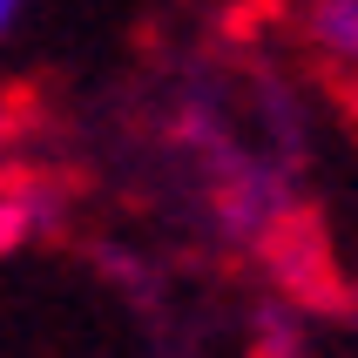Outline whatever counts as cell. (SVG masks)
Listing matches in <instances>:
<instances>
[{"label":"cell","mask_w":358,"mask_h":358,"mask_svg":"<svg viewBox=\"0 0 358 358\" xmlns=\"http://www.w3.org/2000/svg\"><path fill=\"white\" fill-rule=\"evenodd\" d=\"M304 34H311V48H318L324 61L358 68V0H311Z\"/></svg>","instance_id":"cell-1"},{"label":"cell","mask_w":358,"mask_h":358,"mask_svg":"<svg viewBox=\"0 0 358 358\" xmlns=\"http://www.w3.org/2000/svg\"><path fill=\"white\" fill-rule=\"evenodd\" d=\"M20 14H27V0H0V41L20 27Z\"/></svg>","instance_id":"cell-2"}]
</instances>
